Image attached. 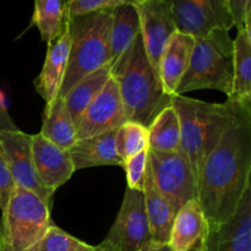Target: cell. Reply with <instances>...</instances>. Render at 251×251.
I'll return each mask as SVG.
<instances>
[{"label":"cell","mask_w":251,"mask_h":251,"mask_svg":"<svg viewBox=\"0 0 251 251\" xmlns=\"http://www.w3.org/2000/svg\"><path fill=\"white\" fill-rule=\"evenodd\" d=\"M251 184V104H240L237 117L208 153L198 178L196 200L208 227L228 220Z\"/></svg>","instance_id":"obj_1"},{"label":"cell","mask_w":251,"mask_h":251,"mask_svg":"<svg viewBox=\"0 0 251 251\" xmlns=\"http://www.w3.org/2000/svg\"><path fill=\"white\" fill-rule=\"evenodd\" d=\"M110 76L117 82L126 120L149 127L163 108L171 104L159 74L145 50L141 33L126 51L112 63Z\"/></svg>","instance_id":"obj_2"},{"label":"cell","mask_w":251,"mask_h":251,"mask_svg":"<svg viewBox=\"0 0 251 251\" xmlns=\"http://www.w3.org/2000/svg\"><path fill=\"white\" fill-rule=\"evenodd\" d=\"M171 104L180 124V150L190 161L198 184L203 161L237 117L242 103L228 100L225 103H210L183 95L173 96Z\"/></svg>","instance_id":"obj_3"},{"label":"cell","mask_w":251,"mask_h":251,"mask_svg":"<svg viewBox=\"0 0 251 251\" xmlns=\"http://www.w3.org/2000/svg\"><path fill=\"white\" fill-rule=\"evenodd\" d=\"M112 11L102 10L65 17L70 32V53L58 97L64 98L81 78L110 63Z\"/></svg>","instance_id":"obj_4"},{"label":"cell","mask_w":251,"mask_h":251,"mask_svg":"<svg viewBox=\"0 0 251 251\" xmlns=\"http://www.w3.org/2000/svg\"><path fill=\"white\" fill-rule=\"evenodd\" d=\"M234 75V46L227 29L195 37L190 64L174 96L198 90H216L230 96Z\"/></svg>","instance_id":"obj_5"},{"label":"cell","mask_w":251,"mask_h":251,"mask_svg":"<svg viewBox=\"0 0 251 251\" xmlns=\"http://www.w3.org/2000/svg\"><path fill=\"white\" fill-rule=\"evenodd\" d=\"M50 208L38 195L16 186L1 211L0 251L33 250L53 225Z\"/></svg>","instance_id":"obj_6"},{"label":"cell","mask_w":251,"mask_h":251,"mask_svg":"<svg viewBox=\"0 0 251 251\" xmlns=\"http://www.w3.org/2000/svg\"><path fill=\"white\" fill-rule=\"evenodd\" d=\"M149 166L154 185L176 213L198 196L193 167L180 149L159 152L149 149Z\"/></svg>","instance_id":"obj_7"},{"label":"cell","mask_w":251,"mask_h":251,"mask_svg":"<svg viewBox=\"0 0 251 251\" xmlns=\"http://www.w3.org/2000/svg\"><path fill=\"white\" fill-rule=\"evenodd\" d=\"M168 7L176 31L201 37L213 29L234 27L228 0H162Z\"/></svg>","instance_id":"obj_8"},{"label":"cell","mask_w":251,"mask_h":251,"mask_svg":"<svg viewBox=\"0 0 251 251\" xmlns=\"http://www.w3.org/2000/svg\"><path fill=\"white\" fill-rule=\"evenodd\" d=\"M151 242L144 194L126 188L117 218L102 243L113 251H137Z\"/></svg>","instance_id":"obj_9"},{"label":"cell","mask_w":251,"mask_h":251,"mask_svg":"<svg viewBox=\"0 0 251 251\" xmlns=\"http://www.w3.org/2000/svg\"><path fill=\"white\" fill-rule=\"evenodd\" d=\"M126 122L119 88L110 76L75 124L76 141L115 131Z\"/></svg>","instance_id":"obj_10"},{"label":"cell","mask_w":251,"mask_h":251,"mask_svg":"<svg viewBox=\"0 0 251 251\" xmlns=\"http://www.w3.org/2000/svg\"><path fill=\"white\" fill-rule=\"evenodd\" d=\"M32 135L17 130L0 131V147L7 162L15 185L32 191L51 207L53 196L39 184L31 151Z\"/></svg>","instance_id":"obj_11"},{"label":"cell","mask_w":251,"mask_h":251,"mask_svg":"<svg viewBox=\"0 0 251 251\" xmlns=\"http://www.w3.org/2000/svg\"><path fill=\"white\" fill-rule=\"evenodd\" d=\"M203 242L206 251H251V184L228 220L208 227Z\"/></svg>","instance_id":"obj_12"},{"label":"cell","mask_w":251,"mask_h":251,"mask_svg":"<svg viewBox=\"0 0 251 251\" xmlns=\"http://www.w3.org/2000/svg\"><path fill=\"white\" fill-rule=\"evenodd\" d=\"M31 151L39 184L54 195L75 173L69 151L50 142L41 134L32 135Z\"/></svg>","instance_id":"obj_13"},{"label":"cell","mask_w":251,"mask_h":251,"mask_svg":"<svg viewBox=\"0 0 251 251\" xmlns=\"http://www.w3.org/2000/svg\"><path fill=\"white\" fill-rule=\"evenodd\" d=\"M136 7L145 50L149 60L158 71L159 59L171 37L176 32V27L162 0H141Z\"/></svg>","instance_id":"obj_14"},{"label":"cell","mask_w":251,"mask_h":251,"mask_svg":"<svg viewBox=\"0 0 251 251\" xmlns=\"http://www.w3.org/2000/svg\"><path fill=\"white\" fill-rule=\"evenodd\" d=\"M70 53V32L68 20L64 17L63 29L55 39L48 44L46 60L38 77L34 80V90L46 104L58 97Z\"/></svg>","instance_id":"obj_15"},{"label":"cell","mask_w":251,"mask_h":251,"mask_svg":"<svg viewBox=\"0 0 251 251\" xmlns=\"http://www.w3.org/2000/svg\"><path fill=\"white\" fill-rule=\"evenodd\" d=\"M207 229L202 207L194 199L179 208L174 216L168 245L173 251H191L202 242Z\"/></svg>","instance_id":"obj_16"},{"label":"cell","mask_w":251,"mask_h":251,"mask_svg":"<svg viewBox=\"0 0 251 251\" xmlns=\"http://www.w3.org/2000/svg\"><path fill=\"white\" fill-rule=\"evenodd\" d=\"M195 38L176 31L167 43L158 64V74L164 92L173 97L179 81L190 64Z\"/></svg>","instance_id":"obj_17"},{"label":"cell","mask_w":251,"mask_h":251,"mask_svg":"<svg viewBox=\"0 0 251 251\" xmlns=\"http://www.w3.org/2000/svg\"><path fill=\"white\" fill-rule=\"evenodd\" d=\"M68 151L75 172L100 166L122 167L123 164L115 149V131L77 140Z\"/></svg>","instance_id":"obj_18"},{"label":"cell","mask_w":251,"mask_h":251,"mask_svg":"<svg viewBox=\"0 0 251 251\" xmlns=\"http://www.w3.org/2000/svg\"><path fill=\"white\" fill-rule=\"evenodd\" d=\"M142 194H144L145 208L149 218L152 242L168 244L176 211L154 185L150 166H147Z\"/></svg>","instance_id":"obj_19"},{"label":"cell","mask_w":251,"mask_h":251,"mask_svg":"<svg viewBox=\"0 0 251 251\" xmlns=\"http://www.w3.org/2000/svg\"><path fill=\"white\" fill-rule=\"evenodd\" d=\"M234 46V75L232 93L227 100L230 102L251 104V31L238 29L233 39Z\"/></svg>","instance_id":"obj_20"},{"label":"cell","mask_w":251,"mask_h":251,"mask_svg":"<svg viewBox=\"0 0 251 251\" xmlns=\"http://www.w3.org/2000/svg\"><path fill=\"white\" fill-rule=\"evenodd\" d=\"M140 33V16L135 5H122L113 9L109 36L110 63L126 51Z\"/></svg>","instance_id":"obj_21"},{"label":"cell","mask_w":251,"mask_h":251,"mask_svg":"<svg viewBox=\"0 0 251 251\" xmlns=\"http://www.w3.org/2000/svg\"><path fill=\"white\" fill-rule=\"evenodd\" d=\"M110 68H112V63H108L93 73L88 74L77 83H75V86L63 98L66 112L74 124H76L88 104L104 87L105 82L110 77Z\"/></svg>","instance_id":"obj_22"},{"label":"cell","mask_w":251,"mask_h":251,"mask_svg":"<svg viewBox=\"0 0 251 251\" xmlns=\"http://www.w3.org/2000/svg\"><path fill=\"white\" fill-rule=\"evenodd\" d=\"M39 134L65 150L70 149L76 142L75 124L66 112L63 98L56 97L53 102L44 105Z\"/></svg>","instance_id":"obj_23"},{"label":"cell","mask_w":251,"mask_h":251,"mask_svg":"<svg viewBox=\"0 0 251 251\" xmlns=\"http://www.w3.org/2000/svg\"><path fill=\"white\" fill-rule=\"evenodd\" d=\"M149 130V149L159 152L176 151L180 149V124L172 104L163 108L154 117Z\"/></svg>","instance_id":"obj_24"},{"label":"cell","mask_w":251,"mask_h":251,"mask_svg":"<svg viewBox=\"0 0 251 251\" xmlns=\"http://www.w3.org/2000/svg\"><path fill=\"white\" fill-rule=\"evenodd\" d=\"M63 25V0H34L31 26L38 28L42 41L50 43L60 34Z\"/></svg>","instance_id":"obj_25"},{"label":"cell","mask_w":251,"mask_h":251,"mask_svg":"<svg viewBox=\"0 0 251 251\" xmlns=\"http://www.w3.org/2000/svg\"><path fill=\"white\" fill-rule=\"evenodd\" d=\"M115 149L124 159L149 149V130L145 125L126 120L115 130Z\"/></svg>","instance_id":"obj_26"},{"label":"cell","mask_w":251,"mask_h":251,"mask_svg":"<svg viewBox=\"0 0 251 251\" xmlns=\"http://www.w3.org/2000/svg\"><path fill=\"white\" fill-rule=\"evenodd\" d=\"M95 247L77 239L53 225L32 251H93Z\"/></svg>","instance_id":"obj_27"},{"label":"cell","mask_w":251,"mask_h":251,"mask_svg":"<svg viewBox=\"0 0 251 251\" xmlns=\"http://www.w3.org/2000/svg\"><path fill=\"white\" fill-rule=\"evenodd\" d=\"M141 0H63L64 17L88 14V12L113 10L122 5H135Z\"/></svg>","instance_id":"obj_28"},{"label":"cell","mask_w":251,"mask_h":251,"mask_svg":"<svg viewBox=\"0 0 251 251\" xmlns=\"http://www.w3.org/2000/svg\"><path fill=\"white\" fill-rule=\"evenodd\" d=\"M147 166H149V149L123 161L122 167L126 173V188L142 191Z\"/></svg>","instance_id":"obj_29"},{"label":"cell","mask_w":251,"mask_h":251,"mask_svg":"<svg viewBox=\"0 0 251 251\" xmlns=\"http://www.w3.org/2000/svg\"><path fill=\"white\" fill-rule=\"evenodd\" d=\"M234 27L251 31V0H228Z\"/></svg>","instance_id":"obj_30"},{"label":"cell","mask_w":251,"mask_h":251,"mask_svg":"<svg viewBox=\"0 0 251 251\" xmlns=\"http://www.w3.org/2000/svg\"><path fill=\"white\" fill-rule=\"evenodd\" d=\"M16 188L12 179L11 172H10L7 162L5 159L2 150L0 147V210H4L11 196L12 191Z\"/></svg>","instance_id":"obj_31"},{"label":"cell","mask_w":251,"mask_h":251,"mask_svg":"<svg viewBox=\"0 0 251 251\" xmlns=\"http://www.w3.org/2000/svg\"><path fill=\"white\" fill-rule=\"evenodd\" d=\"M19 127L11 119L7 110L6 102H5V96L4 93L0 91V131L2 130H17Z\"/></svg>","instance_id":"obj_32"},{"label":"cell","mask_w":251,"mask_h":251,"mask_svg":"<svg viewBox=\"0 0 251 251\" xmlns=\"http://www.w3.org/2000/svg\"><path fill=\"white\" fill-rule=\"evenodd\" d=\"M137 251H173L168 244H159V243L151 242L144 248L139 249Z\"/></svg>","instance_id":"obj_33"},{"label":"cell","mask_w":251,"mask_h":251,"mask_svg":"<svg viewBox=\"0 0 251 251\" xmlns=\"http://www.w3.org/2000/svg\"><path fill=\"white\" fill-rule=\"evenodd\" d=\"M93 251H113L110 248H108L107 245L103 244V243H100V245H97V247H95V250Z\"/></svg>","instance_id":"obj_34"},{"label":"cell","mask_w":251,"mask_h":251,"mask_svg":"<svg viewBox=\"0 0 251 251\" xmlns=\"http://www.w3.org/2000/svg\"><path fill=\"white\" fill-rule=\"evenodd\" d=\"M203 239H205V238H203ZM203 239H202V242H201L200 244H199L198 247H196L195 249H194L193 251H206V248H205V242H203Z\"/></svg>","instance_id":"obj_35"}]
</instances>
